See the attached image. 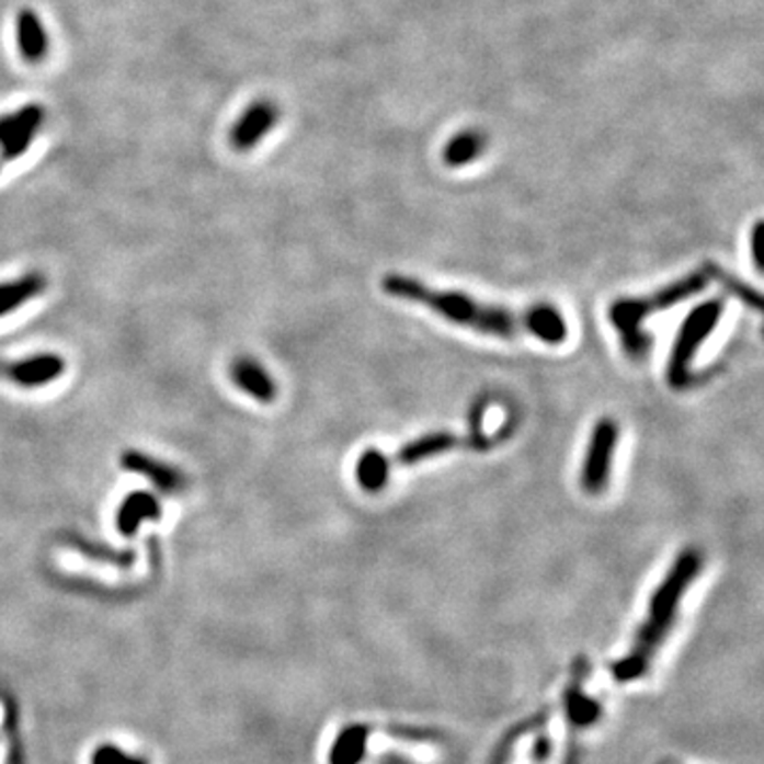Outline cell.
<instances>
[{
    "mask_svg": "<svg viewBox=\"0 0 764 764\" xmlns=\"http://www.w3.org/2000/svg\"><path fill=\"white\" fill-rule=\"evenodd\" d=\"M484 147H487V138L478 130L455 134L444 147V164L451 168L467 167L484 153Z\"/></svg>",
    "mask_w": 764,
    "mask_h": 764,
    "instance_id": "cell-14",
    "label": "cell"
},
{
    "mask_svg": "<svg viewBox=\"0 0 764 764\" xmlns=\"http://www.w3.org/2000/svg\"><path fill=\"white\" fill-rule=\"evenodd\" d=\"M705 272L709 274V278H716L727 292H731L732 296H737L743 304H748L754 310H761V304H763L761 294L756 289H752L750 285H745L743 281H739L734 274L727 272L725 267H720L714 262L705 264Z\"/></svg>",
    "mask_w": 764,
    "mask_h": 764,
    "instance_id": "cell-16",
    "label": "cell"
},
{
    "mask_svg": "<svg viewBox=\"0 0 764 764\" xmlns=\"http://www.w3.org/2000/svg\"><path fill=\"white\" fill-rule=\"evenodd\" d=\"M597 716V705L591 703L589 698L582 697V695H573L571 697V718L580 725H586L591 720H595Z\"/></svg>",
    "mask_w": 764,
    "mask_h": 764,
    "instance_id": "cell-20",
    "label": "cell"
},
{
    "mask_svg": "<svg viewBox=\"0 0 764 764\" xmlns=\"http://www.w3.org/2000/svg\"><path fill=\"white\" fill-rule=\"evenodd\" d=\"M383 292L391 298L419 304L453 326L467 328L498 338L533 335L546 344H563L569 335L566 315L555 304H533L529 308H510L503 304H489L455 289H435L432 285L391 272L380 283Z\"/></svg>",
    "mask_w": 764,
    "mask_h": 764,
    "instance_id": "cell-1",
    "label": "cell"
},
{
    "mask_svg": "<svg viewBox=\"0 0 764 764\" xmlns=\"http://www.w3.org/2000/svg\"><path fill=\"white\" fill-rule=\"evenodd\" d=\"M700 569H703V555L697 548H684L675 557L673 566L666 571L665 580L659 584V589L650 598L648 618L637 632L631 654L614 666V673L618 680L623 682L635 680L637 675L646 671V666L650 665V659L654 657L666 632L671 631L675 623L680 601L688 591V586L695 582Z\"/></svg>",
    "mask_w": 764,
    "mask_h": 764,
    "instance_id": "cell-2",
    "label": "cell"
},
{
    "mask_svg": "<svg viewBox=\"0 0 764 764\" xmlns=\"http://www.w3.org/2000/svg\"><path fill=\"white\" fill-rule=\"evenodd\" d=\"M65 369H67V362L60 355H54V353L28 355L26 360L15 362L11 383L26 389H36V387L56 383L65 374Z\"/></svg>",
    "mask_w": 764,
    "mask_h": 764,
    "instance_id": "cell-8",
    "label": "cell"
},
{
    "mask_svg": "<svg viewBox=\"0 0 764 764\" xmlns=\"http://www.w3.org/2000/svg\"><path fill=\"white\" fill-rule=\"evenodd\" d=\"M620 440V427L614 419H598L591 432L589 448L580 471V484L589 495H601L612 478L614 455Z\"/></svg>",
    "mask_w": 764,
    "mask_h": 764,
    "instance_id": "cell-6",
    "label": "cell"
},
{
    "mask_svg": "<svg viewBox=\"0 0 764 764\" xmlns=\"http://www.w3.org/2000/svg\"><path fill=\"white\" fill-rule=\"evenodd\" d=\"M505 437V432L499 435H484L482 430H469L467 433L451 432V430H435L423 433L403 446H399L394 455L385 453L387 467L394 471L396 467H412L423 461H430L437 455L453 453V451H476V453H489L499 444V440Z\"/></svg>",
    "mask_w": 764,
    "mask_h": 764,
    "instance_id": "cell-5",
    "label": "cell"
},
{
    "mask_svg": "<svg viewBox=\"0 0 764 764\" xmlns=\"http://www.w3.org/2000/svg\"><path fill=\"white\" fill-rule=\"evenodd\" d=\"M47 289V278L38 272H28L20 278L0 283V317L20 310L31 299L38 298Z\"/></svg>",
    "mask_w": 764,
    "mask_h": 764,
    "instance_id": "cell-11",
    "label": "cell"
},
{
    "mask_svg": "<svg viewBox=\"0 0 764 764\" xmlns=\"http://www.w3.org/2000/svg\"><path fill=\"white\" fill-rule=\"evenodd\" d=\"M122 464H124L126 469L145 476L149 482H153L164 493H176V491H181L185 487L183 476L174 467L162 464L158 459H151L147 455L128 453V455H124Z\"/></svg>",
    "mask_w": 764,
    "mask_h": 764,
    "instance_id": "cell-12",
    "label": "cell"
},
{
    "mask_svg": "<svg viewBox=\"0 0 764 764\" xmlns=\"http://www.w3.org/2000/svg\"><path fill=\"white\" fill-rule=\"evenodd\" d=\"M391 469L387 467L385 461V453L380 448H367L355 466V480L360 482V487L367 493H380L387 482H389Z\"/></svg>",
    "mask_w": 764,
    "mask_h": 764,
    "instance_id": "cell-13",
    "label": "cell"
},
{
    "mask_svg": "<svg viewBox=\"0 0 764 764\" xmlns=\"http://www.w3.org/2000/svg\"><path fill=\"white\" fill-rule=\"evenodd\" d=\"M709 283V274L703 270H693L691 274L669 283L665 287L646 294V296H627L614 299L607 308V319L620 333V344L625 355L631 362L648 360L652 351V335L643 330V321L657 312L673 308L680 301L700 294Z\"/></svg>",
    "mask_w": 764,
    "mask_h": 764,
    "instance_id": "cell-3",
    "label": "cell"
},
{
    "mask_svg": "<svg viewBox=\"0 0 764 764\" xmlns=\"http://www.w3.org/2000/svg\"><path fill=\"white\" fill-rule=\"evenodd\" d=\"M7 729H9V759H7V764H24L20 734H18V716H15L11 705L7 709Z\"/></svg>",
    "mask_w": 764,
    "mask_h": 764,
    "instance_id": "cell-19",
    "label": "cell"
},
{
    "mask_svg": "<svg viewBox=\"0 0 764 764\" xmlns=\"http://www.w3.org/2000/svg\"><path fill=\"white\" fill-rule=\"evenodd\" d=\"M20 47L26 58H41L45 52V33L33 13L20 18Z\"/></svg>",
    "mask_w": 764,
    "mask_h": 764,
    "instance_id": "cell-17",
    "label": "cell"
},
{
    "mask_svg": "<svg viewBox=\"0 0 764 764\" xmlns=\"http://www.w3.org/2000/svg\"><path fill=\"white\" fill-rule=\"evenodd\" d=\"M160 501L153 498L151 493L138 491L128 498L124 499L117 508V516H115V525L117 532L126 537H130L138 532L142 521H158L160 518Z\"/></svg>",
    "mask_w": 764,
    "mask_h": 764,
    "instance_id": "cell-10",
    "label": "cell"
},
{
    "mask_svg": "<svg viewBox=\"0 0 764 764\" xmlns=\"http://www.w3.org/2000/svg\"><path fill=\"white\" fill-rule=\"evenodd\" d=\"M92 764H147L142 759H134L130 754L122 752L115 745H100L92 756Z\"/></svg>",
    "mask_w": 764,
    "mask_h": 764,
    "instance_id": "cell-18",
    "label": "cell"
},
{
    "mask_svg": "<svg viewBox=\"0 0 764 764\" xmlns=\"http://www.w3.org/2000/svg\"><path fill=\"white\" fill-rule=\"evenodd\" d=\"M276 119H278V113H276L274 104H270V102L253 104L233 128V145L238 149H249V147L258 145L264 138V134L270 128H274Z\"/></svg>",
    "mask_w": 764,
    "mask_h": 764,
    "instance_id": "cell-9",
    "label": "cell"
},
{
    "mask_svg": "<svg viewBox=\"0 0 764 764\" xmlns=\"http://www.w3.org/2000/svg\"><path fill=\"white\" fill-rule=\"evenodd\" d=\"M230 378L236 389H240L244 396L258 399L262 403H270L278 396L276 380L258 360L238 357L230 367Z\"/></svg>",
    "mask_w": 764,
    "mask_h": 764,
    "instance_id": "cell-7",
    "label": "cell"
},
{
    "mask_svg": "<svg viewBox=\"0 0 764 764\" xmlns=\"http://www.w3.org/2000/svg\"><path fill=\"white\" fill-rule=\"evenodd\" d=\"M763 221H756L754 230H752V258H754V264H756V270H763Z\"/></svg>",
    "mask_w": 764,
    "mask_h": 764,
    "instance_id": "cell-21",
    "label": "cell"
},
{
    "mask_svg": "<svg viewBox=\"0 0 764 764\" xmlns=\"http://www.w3.org/2000/svg\"><path fill=\"white\" fill-rule=\"evenodd\" d=\"M366 745V729L351 727L342 732L333 743L332 764H357L364 756Z\"/></svg>",
    "mask_w": 764,
    "mask_h": 764,
    "instance_id": "cell-15",
    "label": "cell"
},
{
    "mask_svg": "<svg viewBox=\"0 0 764 764\" xmlns=\"http://www.w3.org/2000/svg\"><path fill=\"white\" fill-rule=\"evenodd\" d=\"M725 315V299L711 298L697 308L691 310V315L684 319L680 332L675 335L669 364H666V383L671 389L682 391L691 385H695L693 374V360L697 355L705 338L716 330Z\"/></svg>",
    "mask_w": 764,
    "mask_h": 764,
    "instance_id": "cell-4",
    "label": "cell"
}]
</instances>
